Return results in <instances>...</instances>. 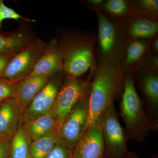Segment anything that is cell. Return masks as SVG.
<instances>
[{"instance_id": "obj_1", "label": "cell", "mask_w": 158, "mask_h": 158, "mask_svg": "<svg viewBox=\"0 0 158 158\" xmlns=\"http://www.w3.org/2000/svg\"><path fill=\"white\" fill-rule=\"evenodd\" d=\"M96 37V33L89 30L56 28L55 38L62 56L65 77H81L88 71L95 69Z\"/></svg>"}, {"instance_id": "obj_2", "label": "cell", "mask_w": 158, "mask_h": 158, "mask_svg": "<svg viewBox=\"0 0 158 158\" xmlns=\"http://www.w3.org/2000/svg\"><path fill=\"white\" fill-rule=\"evenodd\" d=\"M126 74L120 65H97L88 85L89 113L86 130L115 100L121 98Z\"/></svg>"}, {"instance_id": "obj_3", "label": "cell", "mask_w": 158, "mask_h": 158, "mask_svg": "<svg viewBox=\"0 0 158 158\" xmlns=\"http://www.w3.org/2000/svg\"><path fill=\"white\" fill-rule=\"evenodd\" d=\"M135 83L133 74L127 73L119 104L120 115L125 124L128 140L141 143L149 135V131H158V124L153 121L146 112Z\"/></svg>"}, {"instance_id": "obj_4", "label": "cell", "mask_w": 158, "mask_h": 158, "mask_svg": "<svg viewBox=\"0 0 158 158\" xmlns=\"http://www.w3.org/2000/svg\"><path fill=\"white\" fill-rule=\"evenodd\" d=\"M98 25L94 48L97 65H120L127 39L119 23L96 12Z\"/></svg>"}, {"instance_id": "obj_5", "label": "cell", "mask_w": 158, "mask_h": 158, "mask_svg": "<svg viewBox=\"0 0 158 158\" xmlns=\"http://www.w3.org/2000/svg\"><path fill=\"white\" fill-rule=\"evenodd\" d=\"M47 44L48 43L37 37L15 55L0 77L14 84L29 77L43 55Z\"/></svg>"}, {"instance_id": "obj_6", "label": "cell", "mask_w": 158, "mask_h": 158, "mask_svg": "<svg viewBox=\"0 0 158 158\" xmlns=\"http://www.w3.org/2000/svg\"><path fill=\"white\" fill-rule=\"evenodd\" d=\"M94 71H90L85 80H82L81 77H65L57 93L53 107L49 113L56 120L60 127L84 95Z\"/></svg>"}, {"instance_id": "obj_7", "label": "cell", "mask_w": 158, "mask_h": 158, "mask_svg": "<svg viewBox=\"0 0 158 158\" xmlns=\"http://www.w3.org/2000/svg\"><path fill=\"white\" fill-rule=\"evenodd\" d=\"M103 136L107 158H124L128 150L125 130L120 124L114 102L104 113Z\"/></svg>"}, {"instance_id": "obj_8", "label": "cell", "mask_w": 158, "mask_h": 158, "mask_svg": "<svg viewBox=\"0 0 158 158\" xmlns=\"http://www.w3.org/2000/svg\"><path fill=\"white\" fill-rule=\"evenodd\" d=\"M89 82L81 98L67 115L59 128V138L72 150L84 135L87 127L89 113Z\"/></svg>"}, {"instance_id": "obj_9", "label": "cell", "mask_w": 158, "mask_h": 158, "mask_svg": "<svg viewBox=\"0 0 158 158\" xmlns=\"http://www.w3.org/2000/svg\"><path fill=\"white\" fill-rule=\"evenodd\" d=\"M65 77L63 71L55 74L51 77L45 86L35 95L28 106L23 111L22 123L32 121L50 113L57 93Z\"/></svg>"}, {"instance_id": "obj_10", "label": "cell", "mask_w": 158, "mask_h": 158, "mask_svg": "<svg viewBox=\"0 0 158 158\" xmlns=\"http://www.w3.org/2000/svg\"><path fill=\"white\" fill-rule=\"evenodd\" d=\"M132 73L143 97L146 112L153 121L158 124V72L138 65Z\"/></svg>"}, {"instance_id": "obj_11", "label": "cell", "mask_w": 158, "mask_h": 158, "mask_svg": "<svg viewBox=\"0 0 158 158\" xmlns=\"http://www.w3.org/2000/svg\"><path fill=\"white\" fill-rule=\"evenodd\" d=\"M104 113L87 128L72 151V158H104L103 136Z\"/></svg>"}, {"instance_id": "obj_12", "label": "cell", "mask_w": 158, "mask_h": 158, "mask_svg": "<svg viewBox=\"0 0 158 158\" xmlns=\"http://www.w3.org/2000/svg\"><path fill=\"white\" fill-rule=\"evenodd\" d=\"M18 22V27L14 31L5 32L0 29V56L17 54L37 38L31 27L35 20L25 18Z\"/></svg>"}, {"instance_id": "obj_13", "label": "cell", "mask_w": 158, "mask_h": 158, "mask_svg": "<svg viewBox=\"0 0 158 158\" xmlns=\"http://www.w3.org/2000/svg\"><path fill=\"white\" fill-rule=\"evenodd\" d=\"M127 40H149L158 34V22L134 11L120 23Z\"/></svg>"}, {"instance_id": "obj_14", "label": "cell", "mask_w": 158, "mask_h": 158, "mask_svg": "<svg viewBox=\"0 0 158 158\" xmlns=\"http://www.w3.org/2000/svg\"><path fill=\"white\" fill-rule=\"evenodd\" d=\"M23 110L17 99H9L0 105V138L11 137L22 123Z\"/></svg>"}, {"instance_id": "obj_15", "label": "cell", "mask_w": 158, "mask_h": 158, "mask_svg": "<svg viewBox=\"0 0 158 158\" xmlns=\"http://www.w3.org/2000/svg\"><path fill=\"white\" fill-rule=\"evenodd\" d=\"M62 71V56L56 39L52 38L48 43L43 55L30 77L41 75L51 77Z\"/></svg>"}, {"instance_id": "obj_16", "label": "cell", "mask_w": 158, "mask_h": 158, "mask_svg": "<svg viewBox=\"0 0 158 158\" xmlns=\"http://www.w3.org/2000/svg\"><path fill=\"white\" fill-rule=\"evenodd\" d=\"M51 77L41 75L29 77L15 83L16 98L23 112L35 95L45 86Z\"/></svg>"}, {"instance_id": "obj_17", "label": "cell", "mask_w": 158, "mask_h": 158, "mask_svg": "<svg viewBox=\"0 0 158 158\" xmlns=\"http://www.w3.org/2000/svg\"><path fill=\"white\" fill-rule=\"evenodd\" d=\"M149 40H127L123 50L120 65L127 73H132L136 66L148 53Z\"/></svg>"}, {"instance_id": "obj_18", "label": "cell", "mask_w": 158, "mask_h": 158, "mask_svg": "<svg viewBox=\"0 0 158 158\" xmlns=\"http://www.w3.org/2000/svg\"><path fill=\"white\" fill-rule=\"evenodd\" d=\"M22 123L32 141L51 134H59L60 128L56 120L50 114Z\"/></svg>"}, {"instance_id": "obj_19", "label": "cell", "mask_w": 158, "mask_h": 158, "mask_svg": "<svg viewBox=\"0 0 158 158\" xmlns=\"http://www.w3.org/2000/svg\"><path fill=\"white\" fill-rule=\"evenodd\" d=\"M96 12L102 13L114 21L121 23L132 15L134 9L131 0H104Z\"/></svg>"}, {"instance_id": "obj_20", "label": "cell", "mask_w": 158, "mask_h": 158, "mask_svg": "<svg viewBox=\"0 0 158 158\" xmlns=\"http://www.w3.org/2000/svg\"><path fill=\"white\" fill-rule=\"evenodd\" d=\"M31 141L21 123L11 138L8 158H28Z\"/></svg>"}, {"instance_id": "obj_21", "label": "cell", "mask_w": 158, "mask_h": 158, "mask_svg": "<svg viewBox=\"0 0 158 158\" xmlns=\"http://www.w3.org/2000/svg\"><path fill=\"white\" fill-rule=\"evenodd\" d=\"M60 139L55 133L31 141L28 158H45Z\"/></svg>"}, {"instance_id": "obj_22", "label": "cell", "mask_w": 158, "mask_h": 158, "mask_svg": "<svg viewBox=\"0 0 158 158\" xmlns=\"http://www.w3.org/2000/svg\"><path fill=\"white\" fill-rule=\"evenodd\" d=\"M134 11L158 22V0H131Z\"/></svg>"}, {"instance_id": "obj_23", "label": "cell", "mask_w": 158, "mask_h": 158, "mask_svg": "<svg viewBox=\"0 0 158 158\" xmlns=\"http://www.w3.org/2000/svg\"><path fill=\"white\" fill-rule=\"evenodd\" d=\"M72 151L60 139L45 158H72Z\"/></svg>"}, {"instance_id": "obj_24", "label": "cell", "mask_w": 158, "mask_h": 158, "mask_svg": "<svg viewBox=\"0 0 158 158\" xmlns=\"http://www.w3.org/2000/svg\"><path fill=\"white\" fill-rule=\"evenodd\" d=\"M15 98V84L0 77V102Z\"/></svg>"}, {"instance_id": "obj_25", "label": "cell", "mask_w": 158, "mask_h": 158, "mask_svg": "<svg viewBox=\"0 0 158 158\" xmlns=\"http://www.w3.org/2000/svg\"><path fill=\"white\" fill-rule=\"evenodd\" d=\"M25 18L19 14L14 9L7 7L3 0H0V29L3 27L2 23L5 20L12 19L18 21Z\"/></svg>"}, {"instance_id": "obj_26", "label": "cell", "mask_w": 158, "mask_h": 158, "mask_svg": "<svg viewBox=\"0 0 158 158\" xmlns=\"http://www.w3.org/2000/svg\"><path fill=\"white\" fill-rule=\"evenodd\" d=\"M138 65L147 66L158 72V55L147 53Z\"/></svg>"}, {"instance_id": "obj_27", "label": "cell", "mask_w": 158, "mask_h": 158, "mask_svg": "<svg viewBox=\"0 0 158 158\" xmlns=\"http://www.w3.org/2000/svg\"><path fill=\"white\" fill-rule=\"evenodd\" d=\"M104 1V0H83L81 2L82 4L87 6L88 9L96 12L101 7Z\"/></svg>"}, {"instance_id": "obj_28", "label": "cell", "mask_w": 158, "mask_h": 158, "mask_svg": "<svg viewBox=\"0 0 158 158\" xmlns=\"http://www.w3.org/2000/svg\"><path fill=\"white\" fill-rule=\"evenodd\" d=\"M11 137L4 139L0 143V158L9 157V145Z\"/></svg>"}, {"instance_id": "obj_29", "label": "cell", "mask_w": 158, "mask_h": 158, "mask_svg": "<svg viewBox=\"0 0 158 158\" xmlns=\"http://www.w3.org/2000/svg\"><path fill=\"white\" fill-rule=\"evenodd\" d=\"M148 53L158 55V34L149 40V49Z\"/></svg>"}, {"instance_id": "obj_30", "label": "cell", "mask_w": 158, "mask_h": 158, "mask_svg": "<svg viewBox=\"0 0 158 158\" xmlns=\"http://www.w3.org/2000/svg\"><path fill=\"white\" fill-rule=\"evenodd\" d=\"M15 54L0 56V75Z\"/></svg>"}, {"instance_id": "obj_31", "label": "cell", "mask_w": 158, "mask_h": 158, "mask_svg": "<svg viewBox=\"0 0 158 158\" xmlns=\"http://www.w3.org/2000/svg\"><path fill=\"white\" fill-rule=\"evenodd\" d=\"M124 158H140L135 153L128 151Z\"/></svg>"}, {"instance_id": "obj_32", "label": "cell", "mask_w": 158, "mask_h": 158, "mask_svg": "<svg viewBox=\"0 0 158 158\" xmlns=\"http://www.w3.org/2000/svg\"><path fill=\"white\" fill-rule=\"evenodd\" d=\"M3 140H4V139H2V138H0V143H1V142L3 141Z\"/></svg>"}, {"instance_id": "obj_33", "label": "cell", "mask_w": 158, "mask_h": 158, "mask_svg": "<svg viewBox=\"0 0 158 158\" xmlns=\"http://www.w3.org/2000/svg\"><path fill=\"white\" fill-rule=\"evenodd\" d=\"M1 103L2 102H0V105H1Z\"/></svg>"}, {"instance_id": "obj_34", "label": "cell", "mask_w": 158, "mask_h": 158, "mask_svg": "<svg viewBox=\"0 0 158 158\" xmlns=\"http://www.w3.org/2000/svg\"><path fill=\"white\" fill-rule=\"evenodd\" d=\"M104 158H107L106 157V156H105V157Z\"/></svg>"}]
</instances>
